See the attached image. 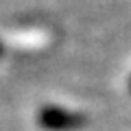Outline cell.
Returning a JSON list of instances; mask_svg holds the SVG:
<instances>
[{
  "label": "cell",
  "instance_id": "cell-2",
  "mask_svg": "<svg viewBox=\"0 0 131 131\" xmlns=\"http://www.w3.org/2000/svg\"><path fill=\"white\" fill-rule=\"evenodd\" d=\"M2 50H5V46H2V42H0V57H2Z\"/></svg>",
  "mask_w": 131,
  "mask_h": 131
},
{
  "label": "cell",
  "instance_id": "cell-3",
  "mask_svg": "<svg viewBox=\"0 0 131 131\" xmlns=\"http://www.w3.org/2000/svg\"><path fill=\"white\" fill-rule=\"evenodd\" d=\"M129 90H131V79H129Z\"/></svg>",
  "mask_w": 131,
  "mask_h": 131
},
{
  "label": "cell",
  "instance_id": "cell-1",
  "mask_svg": "<svg viewBox=\"0 0 131 131\" xmlns=\"http://www.w3.org/2000/svg\"><path fill=\"white\" fill-rule=\"evenodd\" d=\"M37 122L46 131H77L88 125V118L79 112H70L57 105H44L37 112Z\"/></svg>",
  "mask_w": 131,
  "mask_h": 131
}]
</instances>
